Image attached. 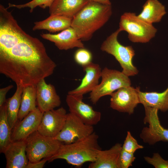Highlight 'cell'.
<instances>
[{
  "mask_svg": "<svg viewBox=\"0 0 168 168\" xmlns=\"http://www.w3.org/2000/svg\"><path fill=\"white\" fill-rule=\"evenodd\" d=\"M56 67L43 43L26 33L10 50L0 55V73L23 87L36 86Z\"/></svg>",
  "mask_w": 168,
  "mask_h": 168,
  "instance_id": "cell-1",
  "label": "cell"
},
{
  "mask_svg": "<svg viewBox=\"0 0 168 168\" xmlns=\"http://www.w3.org/2000/svg\"><path fill=\"white\" fill-rule=\"evenodd\" d=\"M111 5L90 1L73 17L71 27L82 41H88L108 21L112 14Z\"/></svg>",
  "mask_w": 168,
  "mask_h": 168,
  "instance_id": "cell-2",
  "label": "cell"
},
{
  "mask_svg": "<svg viewBox=\"0 0 168 168\" xmlns=\"http://www.w3.org/2000/svg\"><path fill=\"white\" fill-rule=\"evenodd\" d=\"M98 135L94 132L89 135L69 144H62L57 152L48 161L62 159L71 165L80 166L88 162L94 161L98 151Z\"/></svg>",
  "mask_w": 168,
  "mask_h": 168,
  "instance_id": "cell-3",
  "label": "cell"
},
{
  "mask_svg": "<svg viewBox=\"0 0 168 168\" xmlns=\"http://www.w3.org/2000/svg\"><path fill=\"white\" fill-rule=\"evenodd\" d=\"M120 32L118 29L108 36L102 44L100 49L115 58L119 63L124 74L128 77L133 76L138 72L133 63L135 51L132 46H125L119 42L118 36Z\"/></svg>",
  "mask_w": 168,
  "mask_h": 168,
  "instance_id": "cell-4",
  "label": "cell"
},
{
  "mask_svg": "<svg viewBox=\"0 0 168 168\" xmlns=\"http://www.w3.org/2000/svg\"><path fill=\"white\" fill-rule=\"evenodd\" d=\"M119 30L128 34L130 41L133 43H146L155 37L157 29L152 24L146 22L134 13L126 12L120 17Z\"/></svg>",
  "mask_w": 168,
  "mask_h": 168,
  "instance_id": "cell-5",
  "label": "cell"
},
{
  "mask_svg": "<svg viewBox=\"0 0 168 168\" xmlns=\"http://www.w3.org/2000/svg\"><path fill=\"white\" fill-rule=\"evenodd\" d=\"M7 8L0 4V55L10 50L26 33Z\"/></svg>",
  "mask_w": 168,
  "mask_h": 168,
  "instance_id": "cell-6",
  "label": "cell"
},
{
  "mask_svg": "<svg viewBox=\"0 0 168 168\" xmlns=\"http://www.w3.org/2000/svg\"><path fill=\"white\" fill-rule=\"evenodd\" d=\"M26 152L29 161L35 162L49 158L58 151L62 142L54 138L41 134L36 131L26 139Z\"/></svg>",
  "mask_w": 168,
  "mask_h": 168,
  "instance_id": "cell-7",
  "label": "cell"
},
{
  "mask_svg": "<svg viewBox=\"0 0 168 168\" xmlns=\"http://www.w3.org/2000/svg\"><path fill=\"white\" fill-rule=\"evenodd\" d=\"M101 77L100 83L90 94L89 98L93 104H96L102 97L110 95L119 88L131 85L128 77L122 72L106 67L102 70Z\"/></svg>",
  "mask_w": 168,
  "mask_h": 168,
  "instance_id": "cell-8",
  "label": "cell"
},
{
  "mask_svg": "<svg viewBox=\"0 0 168 168\" xmlns=\"http://www.w3.org/2000/svg\"><path fill=\"white\" fill-rule=\"evenodd\" d=\"M145 116L144 123L148 124V127H144L140 134L143 142L150 145L163 141L168 142V129L165 128L161 124L158 117V110L156 108L144 106Z\"/></svg>",
  "mask_w": 168,
  "mask_h": 168,
  "instance_id": "cell-9",
  "label": "cell"
},
{
  "mask_svg": "<svg viewBox=\"0 0 168 168\" xmlns=\"http://www.w3.org/2000/svg\"><path fill=\"white\" fill-rule=\"evenodd\" d=\"M93 126L83 122L74 114H67L64 126L54 138L65 144H69L85 138L93 133Z\"/></svg>",
  "mask_w": 168,
  "mask_h": 168,
  "instance_id": "cell-10",
  "label": "cell"
},
{
  "mask_svg": "<svg viewBox=\"0 0 168 168\" xmlns=\"http://www.w3.org/2000/svg\"><path fill=\"white\" fill-rule=\"evenodd\" d=\"M138 88L125 86L113 92L110 95V107L119 112L133 114L135 108L140 103Z\"/></svg>",
  "mask_w": 168,
  "mask_h": 168,
  "instance_id": "cell-11",
  "label": "cell"
},
{
  "mask_svg": "<svg viewBox=\"0 0 168 168\" xmlns=\"http://www.w3.org/2000/svg\"><path fill=\"white\" fill-rule=\"evenodd\" d=\"M67 114L63 107L44 112L37 131L43 135L55 138L63 128Z\"/></svg>",
  "mask_w": 168,
  "mask_h": 168,
  "instance_id": "cell-12",
  "label": "cell"
},
{
  "mask_svg": "<svg viewBox=\"0 0 168 168\" xmlns=\"http://www.w3.org/2000/svg\"><path fill=\"white\" fill-rule=\"evenodd\" d=\"M83 96L68 94L66 101L70 112L77 116L86 124L93 126L100 121L101 113L82 100Z\"/></svg>",
  "mask_w": 168,
  "mask_h": 168,
  "instance_id": "cell-13",
  "label": "cell"
},
{
  "mask_svg": "<svg viewBox=\"0 0 168 168\" xmlns=\"http://www.w3.org/2000/svg\"><path fill=\"white\" fill-rule=\"evenodd\" d=\"M43 113L37 107L22 120L18 121L12 130V140H26L30 135L37 131Z\"/></svg>",
  "mask_w": 168,
  "mask_h": 168,
  "instance_id": "cell-14",
  "label": "cell"
},
{
  "mask_svg": "<svg viewBox=\"0 0 168 168\" xmlns=\"http://www.w3.org/2000/svg\"><path fill=\"white\" fill-rule=\"evenodd\" d=\"M36 104L37 107L42 112L54 109L59 107L61 101L54 86L47 84L44 79L36 85Z\"/></svg>",
  "mask_w": 168,
  "mask_h": 168,
  "instance_id": "cell-15",
  "label": "cell"
},
{
  "mask_svg": "<svg viewBox=\"0 0 168 168\" xmlns=\"http://www.w3.org/2000/svg\"><path fill=\"white\" fill-rule=\"evenodd\" d=\"M26 140L11 142L2 153L6 160V168H26L28 161L26 155Z\"/></svg>",
  "mask_w": 168,
  "mask_h": 168,
  "instance_id": "cell-16",
  "label": "cell"
},
{
  "mask_svg": "<svg viewBox=\"0 0 168 168\" xmlns=\"http://www.w3.org/2000/svg\"><path fill=\"white\" fill-rule=\"evenodd\" d=\"M43 38L53 42L61 50H67L74 48L84 47V44L78 37L75 30L70 27L57 34L42 33Z\"/></svg>",
  "mask_w": 168,
  "mask_h": 168,
  "instance_id": "cell-17",
  "label": "cell"
},
{
  "mask_svg": "<svg viewBox=\"0 0 168 168\" xmlns=\"http://www.w3.org/2000/svg\"><path fill=\"white\" fill-rule=\"evenodd\" d=\"M85 74L80 85L76 88L68 92V94L83 96L92 91L99 84L102 70L97 64L91 62L82 67Z\"/></svg>",
  "mask_w": 168,
  "mask_h": 168,
  "instance_id": "cell-18",
  "label": "cell"
},
{
  "mask_svg": "<svg viewBox=\"0 0 168 168\" xmlns=\"http://www.w3.org/2000/svg\"><path fill=\"white\" fill-rule=\"evenodd\" d=\"M122 145L117 143L109 149L99 150L95 161L91 162L89 168H120L119 157Z\"/></svg>",
  "mask_w": 168,
  "mask_h": 168,
  "instance_id": "cell-19",
  "label": "cell"
},
{
  "mask_svg": "<svg viewBox=\"0 0 168 168\" xmlns=\"http://www.w3.org/2000/svg\"><path fill=\"white\" fill-rule=\"evenodd\" d=\"M90 0H54L49 7L50 15L63 16L72 19Z\"/></svg>",
  "mask_w": 168,
  "mask_h": 168,
  "instance_id": "cell-20",
  "label": "cell"
},
{
  "mask_svg": "<svg viewBox=\"0 0 168 168\" xmlns=\"http://www.w3.org/2000/svg\"><path fill=\"white\" fill-rule=\"evenodd\" d=\"M138 91L140 103L144 106L156 108L163 112L168 110V86L162 92H143L139 87Z\"/></svg>",
  "mask_w": 168,
  "mask_h": 168,
  "instance_id": "cell-21",
  "label": "cell"
},
{
  "mask_svg": "<svg viewBox=\"0 0 168 168\" xmlns=\"http://www.w3.org/2000/svg\"><path fill=\"white\" fill-rule=\"evenodd\" d=\"M72 20L63 16L50 15L43 21L35 22L32 30H45L52 33L62 31L71 26Z\"/></svg>",
  "mask_w": 168,
  "mask_h": 168,
  "instance_id": "cell-22",
  "label": "cell"
},
{
  "mask_svg": "<svg viewBox=\"0 0 168 168\" xmlns=\"http://www.w3.org/2000/svg\"><path fill=\"white\" fill-rule=\"evenodd\" d=\"M166 13L165 6L158 0H147L138 16L146 22L152 24L160 22Z\"/></svg>",
  "mask_w": 168,
  "mask_h": 168,
  "instance_id": "cell-23",
  "label": "cell"
},
{
  "mask_svg": "<svg viewBox=\"0 0 168 168\" xmlns=\"http://www.w3.org/2000/svg\"><path fill=\"white\" fill-rule=\"evenodd\" d=\"M23 88L22 86L16 85L15 93L12 97L7 99L5 102L7 120L12 130L18 121Z\"/></svg>",
  "mask_w": 168,
  "mask_h": 168,
  "instance_id": "cell-24",
  "label": "cell"
},
{
  "mask_svg": "<svg viewBox=\"0 0 168 168\" xmlns=\"http://www.w3.org/2000/svg\"><path fill=\"white\" fill-rule=\"evenodd\" d=\"M36 104V86L24 87L18 114V121L23 119L30 112L35 110Z\"/></svg>",
  "mask_w": 168,
  "mask_h": 168,
  "instance_id": "cell-25",
  "label": "cell"
},
{
  "mask_svg": "<svg viewBox=\"0 0 168 168\" xmlns=\"http://www.w3.org/2000/svg\"><path fill=\"white\" fill-rule=\"evenodd\" d=\"M12 129L7 116L5 103L0 107V151L2 153L6 147L12 141Z\"/></svg>",
  "mask_w": 168,
  "mask_h": 168,
  "instance_id": "cell-26",
  "label": "cell"
},
{
  "mask_svg": "<svg viewBox=\"0 0 168 168\" xmlns=\"http://www.w3.org/2000/svg\"><path fill=\"white\" fill-rule=\"evenodd\" d=\"M54 0H32L27 3L21 4H15L9 3L8 7H13L20 9L26 7L30 8V12L31 13L34 8L37 6L43 9L49 7L52 4Z\"/></svg>",
  "mask_w": 168,
  "mask_h": 168,
  "instance_id": "cell-27",
  "label": "cell"
},
{
  "mask_svg": "<svg viewBox=\"0 0 168 168\" xmlns=\"http://www.w3.org/2000/svg\"><path fill=\"white\" fill-rule=\"evenodd\" d=\"M92 57L91 51L84 47L78 48L74 54L75 61L82 67L92 62Z\"/></svg>",
  "mask_w": 168,
  "mask_h": 168,
  "instance_id": "cell-28",
  "label": "cell"
},
{
  "mask_svg": "<svg viewBox=\"0 0 168 168\" xmlns=\"http://www.w3.org/2000/svg\"><path fill=\"white\" fill-rule=\"evenodd\" d=\"M144 147L139 145L136 139L133 137L130 131L127 134L122 145V149L130 153L134 154L137 150L142 149Z\"/></svg>",
  "mask_w": 168,
  "mask_h": 168,
  "instance_id": "cell-29",
  "label": "cell"
},
{
  "mask_svg": "<svg viewBox=\"0 0 168 168\" xmlns=\"http://www.w3.org/2000/svg\"><path fill=\"white\" fill-rule=\"evenodd\" d=\"M144 160L155 168H168V160L163 159L158 153L153 154L152 157L146 156Z\"/></svg>",
  "mask_w": 168,
  "mask_h": 168,
  "instance_id": "cell-30",
  "label": "cell"
},
{
  "mask_svg": "<svg viewBox=\"0 0 168 168\" xmlns=\"http://www.w3.org/2000/svg\"><path fill=\"white\" fill-rule=\"evenodd\" d=\"M135 158L134 154L128 152L122 148L119 157L120 168H128L132 166Z\"/></svg>",
  "mask_w": 168,
  "mask_h": 168,
  "instance_id": "cell-31",
  "label": "cell"
},
{
  "mask_svg": "<svg viewBox=\"0 0 168 168\" xmlns=\"http://www.w3.org/2000/svg\"><path fill=\"white\" fill-rule=\"evenodd\" d=\"M12 85H9L6 87L0 89V107H1L6 102V95L7 92L13 88Z\"/></svg>",
  "mask_w": 168,
  "mask_h": 168,
  "instance_id": "cell-32",
  "label": "cell"
},
{
  "mask_svg": "<svg viewBox=\"0 0 168 168\" xmlns=\"http://www.w3.org/2000/svg\"><path fill=\"white\" fill-rule=\"evenodd\" d=\"M49 158H44L39 161L35 162L28 161L26 168H42Z\"/></svg>",
  "mask_w": 168,
  "mask_h": 168,
  "instance_id": "cell-33",
  "label": "cell"
},
{
  "mask_svg": "<svg viewBox=\"0 0 168 168\" xmlns=\"http://www.w3.org/2000/svg\"><path fill=\"white\" fill-rule=\"evenodd\" d=\"M104 4L111 5V3L110 0H90Z\"/></svg>",
  "mask_w": 168,
  "mask_h": 168,
  "instance_id": "cell-34",
  "label": "cell"
}]
</instances>
